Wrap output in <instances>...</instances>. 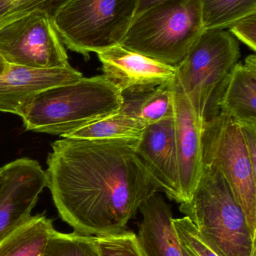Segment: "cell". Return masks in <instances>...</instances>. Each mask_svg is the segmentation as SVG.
<instances>
[{"mask_svg": "<svg viewBox=\"0 0 256 256\" xmlns=\"http://www.w3.org/2000/svg\"><path fill=\"white\" fill-rule=\"evenodd\" d=\"M138 138H64L51 144L47 188L75 232L101 236L126 228L159 188L136 152Z\"/></svg>", "mask_w": 256, "mask_h": 256, "instance_id": "cell-1", "label": "cell"}, {"mask_svg": "<svg viewBox=\"0 0 256 256\" xmlns=\"http://www.w3.org/2000/svg\"><path fill=\"white\" fill-rule=\"evenodd\" d=\"M123 96L103 74L50 87L30 98L18 114L27 130L64 136L121 109Z\"/></svg>", "mask_w": 256, "mask_h": 256, "instance_id": "cell-2", "label": "cell"}, {"mask_svg": "<svg viewBox=\"0 0 256 256\" xmlns=\"http://www.w3.org/2000/svg\"><path fill=\"white\" fill-rule=\"evenodd\" d=\"M180 210L202 242L219 256H256V236L231 188L214 167L203 164L190 198Z\"/></svg>", "mask_w": 256, "mask_h": 256, "instance_id": "cell-3", "label": "cell"}, {"mask_svg": "<svg viewBox=\"0 0 256 256\" xmlns=\"http://www.w3.org/2000/svg\"><path fill=\"white\" fill-rule=\"evenodd\" d=\"M204 31L200 0H165L138 14L120 45L176 66Z\"/></svg>", "mask_w": 256, "mask_h": 256, "instance_id": "cell-4", "label": "cell"}, {"mask_svg": "<svg viewBox=\"0 0 256 256\" xmlns=\"http://www.w3.org/2000/svg\"><path fill=\"white\" fill-rule=\"evenodd\" d=\"M240 57L239 43L229 32L204 30L174 66L175 79L203 122L219 114L221 96Z\"/></svg>", "mask_w": 256, "mask_h": 256, "instance_id": "cell-5", "label": "cell"}, {"mask_svg": "<svg viewBox=\"0 0 256 256\" xmlns=\"http://www.w3.org/2000/svg\"><path fill=\"white\" fill-rule=\"evenodd\" d=\"M139 0H69L54 16L68 49L89 58L120 45L138 10Z\"/></svg>", "mask_w": 256, "mask_h": 256, "instance_id": "cell-6", "label": "cell"}, {"mask_svg": "<svg viewBox=\"0 0 256 256\" xmlns=\"http://www.w3.org/2000/svg\"><path fill=\"white\" fill-rule=\"evenodd\" d=\"M202 154L203 164L214 167L226 180L256 236V168L249 159L239 123L222 112L206 121Z\"/></svg>", "mask_w": 256, "mask_h": 256, "instance_id": "cell-7", "label": "cell"}, {"mask_svg": "<svg viewBox=\"0 0 256 256\" xmlns=\"http://www.w3.org/2000/svg\"><path fill=\"white\" fill-rule=\"evenodd\" d=\"M0 56L9 66L30 69L71 66L54 18L43 10H35L0 28Z\"/></svg>", "mask_w": 256, "mask_h": 256, "instance_id": "cell-8", "label": "cell"}, {"mask_svg": "<svg viewBox=\"0 0 256 256\" xmlns=\"http://www.w3.org/2000/svg\"><path fill=\"white\" fill-rule=\"evenodd\" d=\"M0 240L32 216L39 196L47 188L46 172L30 158L1 167Z\"/></svg>", "mask_w": 256, "mask_h": 256, "instance_id": "cell-9", "label": "cell"}, {"mask_svg": "<svg viewBox=\"0 0 256 256\" xmlns=\"http://www.w3.org/2000/svg\"><path fill=\"white\" fill-rule=\"evenodd\" d=\"M103 75L123 94L150 91L175 78L174 66L129 50L121 45L98 52Z\"/></svg>", "mask_w": 256, "mask_h": 256, "instance_id": "cell-10", "label": "cell"}, {"mask_svg": "<svg viewBox=\"0 0 256 256\" xmlns=\"http://www.w3.org/2000/svg\"><path fill=\"white\" fill-rule=\"evenodd\" d=\"M174 137L183 202L190 198L203 168L202 130L200 120L177 80H174Z\"/></svg>", "mask_w": 256, "mask_h": 256, "instance_id": "cell-11", "label": "cell"}, {"mask_svg": "<svg viewBox=\"0 0 256 256\" xmlns=\"http://www.w3.org/2000/svg\"><path fill=\"white\" fill-rule=\"evenodd\" d=\"M136 152L159 191L181 204L174 117L147 126L137 143Z\"/></svg>", "mask_w": 256, "mask_h": 256, "instance_id": "cell-12", "label": "cell"}, {"mask_svg": "<svg viewBox=\"0 0 256 256\" xmlns=\"http://www.w3.org/2000/svg\"><path fill=\"white\" fill-rule=\"evenodd\" d=\"M82 76V74L72 66L39 70L9 66L0 75V112L17 115L21 106L39 92Z\"/></svg>", "mask_w": 256, "mask_h": 256, "instance_id": "cell-13", "label": "cell"}, {"mask_svg": "<svg viewBox=\"0 0 256 256\" xmlns=\"http://www.w3.org/2000/svg\"><path fill=\"white\" fill-rule=\"evenodd\" d=\"M138 210L143 219L137 236L146 256H184L171 207L160 194H152Z\"/></svg>", "mask_w": 256, "mask_h": 256, "instance_id": "cell-14", "label": "cell"}, {"mask_svg": "<svg viewBox=\"0 0 256 256\" xmlns=\"http://www.w3.org/2000/svg\"><path fill=\"white\" fill-rule=\"evenodd\" d=\"M256 56H248L230 74L221 96L219 112L239 123L256 124Z\"/></svg>", "mask_w": 256, "mask_h": 256, "instance_id": "cell-15", "label": "cell"}, {"mask_svg": "<svg viewBox=\"0 0 256 256\" xmlns=\"http://www.w3.org/2000/svg\"><path fill=\"white\" fill-rule=\"evenodd\" d=\"M54 230L45 213L31 216L0 240V256H43Z\"/></svg>", "mask_w": 256, "mask_h": 256, "instance_id": "cell-16", "label": "cell"}, {"mask_svg": "<svg viewBox=\"0 0 256 256\" xmlns=\"http://www.w3.org/2000/svg\"><path fill=\"white\" fill-rule=\"evenodd\" d=\"M174 79L140 94H123L122 110L145 127L174 117Z\"/></svg>", "mask_w": 256, "mask_h": 256, "instance_id": "cell-17", "label": "cell"}, {"mask_svg": "<svg viewBox=\"0 0 256 256\" xmlns=\"http://www.w3.org/2000/svg\"><path fill=\"white\" fill-rule=\"evenodd\" d=\"M145 126L121 109L64 136V138L82 140L138 138Z\"/></svg>", "mask_w": 256, "mask_h": 256, "instance_id": "cell-18", "label": "cell"}, {"mask_svg": "<svg viewBox=\"0 0 256 256\" xmlns=\"http://www.w3.org/2000/svg\"><path fill=\"white\" fill-rule=\"evenodd\" d=\"M204 30L229 28L256 12V0H200Z\"/></svg>", "mask_w": 256, "mask_h": 256, "instance_id": "cell-19", "label": "cell"}, {"mask_svg": "<svg viewBox=\"0 0 256 256\" xmlns=\"http://www.w3.org/2000/svg\"><path fill=\"white\" fill-rule=\"evenodd\" d=\"M43 256H100L94 236L54 230Z\"/></svg>", "mask_w": 256, "mask_h": 256, "instance_id": "cell-20", "label": "cell"}, {"mask_svg": "<svg viewBox=\"0 0 256 256\" xmlns=\"http://www.w3.org/2000/svg\"><path fill=\"white\" fill-rule=\"evenodd\" d=\"M100 256H146L138 236L132 230H122L105 236H94Z\"/></svg>", "mask_w": 256, "mask_h": 256, "instance_id": "cell-21", "label": "cell"}, {"mask_svg": "<svg viewBox=\"0 0 256 256\" xmlns=\"http://www.w3.org/2000/svg\"><path fill=\"white\" fill-rule=\"evenodd\" d=\"M69 0H0V28L35 10H43L54 18Z\"/></svg>", "mask_w": 256, "mask_h": 256, "instance_id": "cell-22", "label": "cell"}, {"mask_svg": "<svg viewBox=\"0 0 256 256\" xmlns=\"http://www.w3.org/2000/svg\"><path fill=\"white\" fill-rule=\"evenodd\" d=\"M176 232L180 244L187 248L195 256H219L202 242L196 228L187 216L174 219Z\"/></svg>", "mask_w": 256, "mask_h": 256, "instance_id": "cell-23", "label": "cell"}, {"mask_svg": "<svg viewBox=\"0 0 256 256\" xmlns=\"http://www.w3.org/2000/svg\"><path fill=\"white\" fill-rule=\"evenodd\" d=\"M228 28V32L235 38L243 42L252 50L255 51L256 12L239 20Z\"/></svg>", "mask_w": 256, "mask_h": 256, "instance_id": "cell-24", "label": "cell"}, {"mask_svg": "<svg viewBox=\"0 0 256 256\" xmlns=\"http://www.w3.org/2000/svg\"><path fill=\"white\" fill-rule=\"evenodd\" d=\"M239 124L249 159L256 168V124L248 123H239Z\"/></svg>", "mask_w": 256, "mask_h": 256, "instance_id": "cell-25", "label": "cell"}, {"mask_svg": "<svg viewBox=\"0 0 256 256\" xmlns=\"http://www.w3.org/2000/svg\"><path fill=\"white\" fill-rule=\"evenodd\" d=\"M164 1H165V0H139L136 15L138 14L141 13V12H144V10H147L149 8L156 6V4H159V3ZM136 15H135V16H136Z\"/></svg>", "mask_w": 256, "mask_h": 256, "instance_id": "cell-26", "label": "cell"}, {"mask_svg": "<svg viewBox=\"0 0 256 256\" xmlns=\"http://www.w3.org/2000/svg\"><path fill=\"white\" fill-rule=\"evenodd\" d=\"M9 64L0 56V75L3 74L9 68Z\"/></svg>", "mask_w": 256, "mask_h": 256, "instance_id": "cell-27", "label": "cell"}, {"mask_svg": "<svg viewBox=\"0 0 256 256\" xmlns=\"http://www.w3.org/2000/svg\"><path fill=\"white\" fill-rule=\"evenodd\" d=\"M182 246V250H183V256H195L193 254H192V252H191L190 250H189V249H188L187 248H186V246H183V245L181 244Z\"/></svg>", "mask_w": 256, "mask_h": 256, "instance_id": "cell-28", "label": "cell"}, {"mask_svg": "<svg viewBox=\"0 0 256 256\" xmlns=\"http://www.w3.org/2000/svg\"><path fill=\"white\" fill-rule=\"evenodd\" d=\"M2 186V172H1V167H0V190H1Z\"/></svg>", "mask_w": 256, "mask_h": 256, "instance_id": "cell-29", "label": "cell"}]
</instances>
